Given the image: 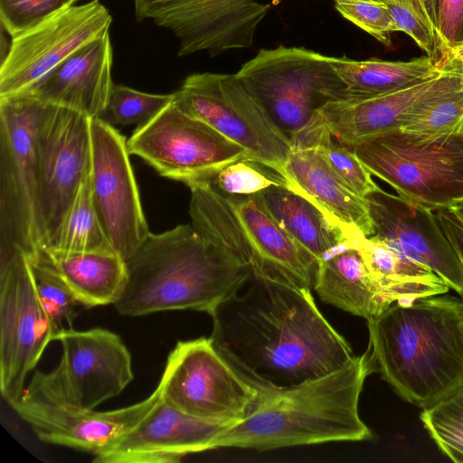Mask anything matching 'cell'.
Masks as SVG:
<instances>
[{
	"mask_svg": "<svg viewBox=\"0 0 463 463\" xmlns=\"http://www.w3.org/2000/svg\"><path fill=\"white\" fill-rule=\"evenodd\" d=\"M209 315L214 347L259 392L324 376L354 356L317 308L310 289L251 271Z\"/></svg>",
	"mask_w": 463,
	"mask_h": 463,
	"instance_id": "1",
	"label": "cell"
},
{
	"mask_svg": "<svg viewBox=\"0 0 463 463\" xmlns=\"http://www.w3.org/2000/svg\"><path fill=\"white\" fill-rule=\"evenodd\" d=\"M376 371L403 400L429 407L463 383V298L392 303L367 320Z\"/></svg>",
	"mask_w": 463,
	"mask_h": 463,
	"instance_id": "2",
	"label": "cell"
},
{
	"mask_svg": "<svg viewBox=\"0 0 463 463\" xmlns=\"http://www.w3.org/2000/svg\"><path fill=\"white\" fill-rule=\"evenodd\" d=\"M375 371L367 349L324 376L260 392L250 413L220 433L212 449L268 450L370 439L373 434L359 415L358 403L366 377Z\"/></svg>",
	"mask_w": 463,
	"mask_h": 463,
	"instance_id": "3",
	"label": "cell"
},
{
	"mask_svg": "<svg viewBox=\"0 0 463 463\" xmlns=\"http://www.w3.org/2000/svg\"><path fill=\"white\" fill-rule=\"evenodd\" d=\"M127 269V284L114 307L129 317L184 309L209 314L250 272L192 223L151 233Z\"/></svg>",
	"mask_w": 463,
	"mask_h": 463,
	"instance_id": "4",
	"label": "cell"
},
{
	"mask_svg": "<svg viewBox=\"0 0 463 463\" xmlns=\"http://www.w3.org/2000/svg\"><path fill=\"white\" fill-rule=\"evenodd\" d=\"M192 224L260 277L313 289L317 260L276 222L258 194L230 195L210 181L188 186Z\"/></svg>",
	"mask_w": 463,
	"mask_h": 463,
	"instance_id": "5",
	"label": "cell"
},
{
	"mask_svg": "<svg viewBox=\"0 0 463 463\" xmlns=\"http://www.w3.org/2000/svg\"><path fill=\"white\" fill-rule=\"evenodd\" d=\"M43 103L0 98V264L19 251H43L38 122Z\"/></svg>",
	"mask_w": 463,
	"mask_h": 463,
	"instance_id": "6",
	"label": "cell"
},
{
	"mask_svg": "<svg viewBox=\"0 0 463 463\" xmlns=\"http://www.w3.org/2000/svg\"><path fill=\"white\" fill-rule=\"evenodd\" d=\"M350 149L372 175L413 205L436 210L463 202V128L436 139L394 130Z\"/></svg>",
	"mask_w": 463,
	"mask_h": 463,
	"instance_id": "7",
	"label": "cell"
},
{
	"mask_svg": "<svg viewBox=\"0 0 463 463\" xmlns=\"http://www.w3.org/2000/svg\"><path fill=\"white\" fill-rule=\"evenodd\" d=\"M331 58L298 47L261 49L235 74L291 139L326 103L349 99Z\"/></svg>",
	"mask_w": 463,
	"mask_h": 463,
	"instance_id": "8",
	"label": "cell"
},
{
	"mask_svg": "<svg viewBox=\"0 0 463 463\" xmlns=\"http://www.w3.org/2000/svg\"><path fill=\"white\" fill-rule=\"evenodd\" d=\"M173 94L175 102L184 112L241 146L250 160L287 180L291 141L236 74L194 73Z\"/></svg>",
	"mask_w": 463,
	"mask_h": 463,
	"instance_id": "9",
	"label": "cell"
},
{
	"mask_svg": "<svg viewBox=\"0 0 463 463\" xmlns=\"http://www.w3.org/2000/svg\"><path fill=\"white\" fill-rule=\"evenodd\" d=\"M158 385L163 400L175 408L228 426L245 418L260 394L223 359L210 337L179 341Z\"/></svg>",
	"mask_w": 463,
	"mask_h": 463,
	"instance_id": "10",
	"label": "cell"
},
{
	"mask_svg": "<svg viewBox=\"0 0 463 463\" xmlns=\"http://www.w3.org/2000/svg\"><path fill=\"white\" fill-rule=\"evenodd\" d=\"M59 364L36 371L25 390L70 406L95 410L119 395L133 381L129 351L117 334L100 327L60 334Z\"/></svg>",
	"mask_w": 463,
	"mask_h": 463,
	"instance_id": "11",
	"label": "cell"
},
{
	"mask_svg": "<svg viewBox=\"0 0 463 463\" xmlns=\"http://www.w3.org/2000/svg\"><path fill=\"white\" fill-rule=\"evenodd\" d=\"M127 146L130 155L145 160L160 175L187 186L211 181L231 163L249 159L244 148L184 112L175 100L137 127Z\"/></svg>",
	"mask_w": 463,
	"mask_h": 463,
	"instance_id": "12",
	"label": "cell"
},
{
	"mask_svg": "<svg viewBox=\"0 0 463 463\" xmlns=\"http://www.w3.org/2000/svg\"><path fill=\"white\" fill-rule=\"evenodd\" d=\"M112 17L99 1L71 5L11 37L0 65V98L20 95L90 42L109 32Z\"/></svg>",
	"mask_w": 463,
	"mask_h": 463,
	"instance_id": "13",
	"label": "cell"
},
{
	"mask_svg": "<svg viewBox=\"0 0 463 463\" xmlns=\"http://www.w3.org/2000/svg\"><path fill=\"white\" fill-rule=\"evenodd\" d=\"M54 338L30 260L19 251L0 264V391L9 405L22 397L28 373Z\"/></svg>",
	"mask_w": 463,
	"mask_h": 463,
	"instance_id": "14",
	"label": "cell"
},
{
	"mask_svg": "<svg viewBox=\"0 0 463 463\" xmlns=\"http://www.w3.org/2000/svg\"><path fill=\"white\" fill-rule=\"evenodd\" d=\"M37 137L44 252L90 170V118L43 103Z\"/></svg>",
	"mask_w": 463,
	"mask_h": 463,
	"instance_id": "15",
	"label": "cell"
},
{
	"mask_svg": "<svg viewBox=\"0 0 463 463\" xmlns=\"http://www.w3.org/2000/svg\"><path fill=\"white\" fill-rule=\"evenodd\" d=\"M90 184L102 228L128 261L151 234L140 203L127 140L117 128L90 118Z\"/></svg>",
	"mask_w": 463,
	"mask_h": 463,
	"instance_id": "16",
	"label": "cell"
},
{
	"mask_svg": "<svg viewBox=\"0 0 463 463\" xmlns=\"http://www.w3.org/2000/svg\"><path fill=\"white\" fill-rule=\"evenodd\" d=\"M138 21L152 20L179 40V56H211L251 46L270 8L256 0H133Z\"/></svg>",
	"mask_w": 463,
	"mask_h": 463,
	"instance_id": "17",
	"label": "cell"
},
{
	"mask_svg": "<svg viewBox=\"0 0 463 463\" xmlns=\"http://www.w3.org/2000/svg\"><path fill=\"white\" fill-rule=\"evenodd\" d=\"M161 388L139 402L107 411L83 410L24 390L10 406L43 442L91 452L111 446L157 403Z\"/></svg>",
	"mask_w": 463,
	"mask_h": 463,
	"instance_id": "18",
	"label": "cell"
},
{
	"mask_svg": "<svg viewBox=\"0 0 463 463\" xmlns=\"http://www.w3.org/2000/svg\"><path fill=\"white\" fill-rule=\"evenodd\" d=\"M462 87L463 67L449 58L446 65L429 78L380 96L329 101L313 118L350 148L364 139L399 130L425 101Z\"/></svg>",
	"mask_w": 463,
	"mask_h": 463,
	"instance_id": "19",
	"label": "cell"
},
{
	"mask_svg": "<svg viewBox=\"0 0 463 463\" xmlns=\"http://www.w3.org/2000/svg\"><path fill=\"white\" fill-rule=\"evenodd\" d=\"M231 426L186 414L161 398L111 446L95 454L97 463H176L187 454L212 449Z\"/></svg>",
	"mask_w": 463,
	"mask_h": 463,
	"instance_id": "20",
	"label": "cell"
},
{
	"mask_svg": "<svg viewBox=\"0 0 463 463\" xmlns=\"http://www.w3.org/2000/svg\"><path fill=\"white\" fill-rule=\"evenodd\" d=\"M365 199L373 236L396 240L408 257L430 268L463 298V264L433 210L413 205L382 188Z\"/></svg>",
	"mask_w": 463,
	"mask_h": 463,
	"instance_id": "21",
	"label": "cell"
},
{
	"mask_svg": "<svg viewBox=\"0 0 463 463\" xmlns=\"http://www.w3.org/2000/svg\"><path fill=\"white\" fill-rule=\"evenodd\" d=\"M111 67L112 46L109 32L82 46L20 95L95 118L106 107L113 86Z\"/></svg>",
	"mask_w": 463,
	"mask_h": 463,
	"instance_id": "22",
	"label": "cell"
},
{
	"mask_svg": "<svg viewBox=\"0 0 463 463\" xmlns=\"http://www.w3.org/2000/svg\"><path fill=\"white\" fill-rule=\"evenodd\" d=\"M288 188L317 204L350 239L374 228L365 198L356 194L312 147L291 146L286 165Z\"/></svg>",
	"mask_w": 463,
	"mask_h": 463,
	"instance_id": "23",
	"label": "cell"
},
{
	"mask_svg": "<svg viewBox=\"0 0 463 463\" xmlns=\"http://www.w3.org/2000/svg\"><path fill=\"white\" fill-rule=\"evenodd\" d=\"M313 289L324 302L366 320L392 305L352 241L319 262Z\"/></svg>",
	"mask_w": 463,
	"mask_h": 463,
	"instance_id": "24",
	"label": "cell"
},
{
	"mask_svg": "<svg viewBox=\"0 0 463 463\" xmlns=\"http://www.w3.org/2000/svg\"><path fill=\"white\" fill-rule=\"evenodd\" d=\"M352 243L392 304L446 294L450 288L430 268L408 257L394 239L367 237L359 232Z\"/></svg>",
	"mask_w": 463,
	"mask_h": 463,
	"instance_id": "25",
	"label": "cell"
},
{
	"mask_svg": "<svg viewBox=\"0 0 463 463\" xmlns=\"http://www.w3.org/2000/svg\"><path fill=\"white\" fill-rule=\"evenodd\" d=\"M33 261L51 267L85 307L114 305L127 284V261L114 251L46 250Z\"/></svg>",
	"mask_w": 463,
	"mask_h": 463,
	"instance_id": "26",
	"label": "cell"
},
{
	"mask_svg": "<svg viewBox=\"0 0 463 463\" xmlns=\"http://www.w3.org/2000/svg\"><path fill=\"white\" fill-rule=\"evenodd\" d=\"M257 194L279 226L318 264L351 241L337 223L300 194L272 186Z\"/></svg>",
	"mask_w": 463,
	"mask_h": 463,
	"instance_id": "27",
	"label": "cell"
},
{
	"mask_svg": "<svg viewBox=\"0 0 463 463\" xmlns=\"http://www.w3.org/2000/svg\"><path fill=\"white\" fill-rule=\"evenodd\" d=\"M331 61L346 86L349 99L383 95L429 78L443 68L436 66L428 56L409 61H354L347 57H332Z\"/></svg>",
	"mask_w": 463,
	"mask_h": 463,
	"instance_id": "28",
	"label": "cell"
},
{
	"mask_svg": "<svg viewBox=\"0 0 463 463\" xmlns=\"http://www.w3.org/2000/svg\"><path fill=\"white\" fill-rule=\"evenodd\" d=\"M46 250L114 251L94 206L90 170L82 181L55 240Z\"/></svg>",
	"mask_w": 463,
	"mask_h": 463,
	"instance_id": "29",
	"label": "cell"
},
{
	"mask_svg": "<svg viewBox=\"0 0 463 463\" xmlns=\"http://www.w3.org/2000/svg\"><path fill=\"white\" fill-rule=\"evenodd\" d=\"M290 141L291 146L315 149L327 166L359 196L365 198L381 188L353 150L335 142L331 134L314 118Z\"/></svg>",
	"mask_w": 463,
	"mask_h": 463,
	"instance_id": "30",
	"label": "cell"
},
{
	"mask_svg": "<svg viewBox=\"0 0 463 463\" xmlns=\"http://www.w3.org/2000/svg\"><path fill=\"white\" fill-rule=\"evenodd\" d=\"M463 128V87L436 96L417 108L402 123V132L436 139Z\"/></svg>",
	"mask_w": 463,
	"mask_h": 463,
	"instance_id": "31",
	"label": "cell"
},
{
	"mask_svg": "<svg viewBox=\"0 0 463 463\" xmlns=\"http://www.w3.org/2000/svg\"><path fill=\"white\" fill-rule=\"evenodd\" d=\"M420 420L439 450L453 462L463 463V383L423 408Z\"/></svg>",
	"mask_w": 463,
	"mask_h": 463,
	"instance_id": "32",
	"label": "cell"
},
{
	"mask_svg": "<svg viewBox=\"0 0 463 463\" xmlns=\"http://www.w3.org/2000/svg\"><path fill=\"white\" fill-rule=\"evenodd\" d=\"M174 100V94H151L113 84L106 107L95 118L117 128L146 124Z\"/></svg>",
	"mask_w": 463,
	"mask_h": 463,
	"instance_id": "33",
	"label": "cell"
},
{
	"mask_svg": "<svg viewBox=\"0 0 463 463\" xmlns=\"http://www.w3.org/2000/svg\"><path fill=\"white\" fill-rule=\"evenodd\" d=\"M381 1L386 5L398 31L412 38L436 66L444 67L449 61V51L432 26L421 1Z\"/></svg>",
	"mask_w": 463,
	"mask_h": 463,
	"instance_id": "34",
	"label": "cell"
},
{
	"mask_svg": "<svg viewBox=\"0 0 463 463\" xmlns=\"http://www.w3.org/2000/svg\"><path fill=\"white\" fill-rule=\"evenodd\" d=\"M36 290L41 303L48 315L57 336L74 329L78 315L76 307L80 305L63 279L48 265L31 261Z\"/></svg>",
	"mask_w": 463,
	"mask_h": 463,
	"instance_id": "35",
	"label": "cell"
},
{
	"mask_svg": "<svg viewBox=\"0 0 463 463\" xmlns=\"http://www.w3.org/2000/svg\"><path fill=\"white\" fill-rule=\"evenodd\" d=\"M210 182L217 190L230 195H252L272 186H288L279 174L249 159L231 163Z\"/></svg>",
	"mask_w": 463,
	"mask_h": 463,
	"instance_id": "36",
	"label": "cell"
},
{
	"mask_svg": "<svg viewBox=\"0 0 463 463\" xmlns=\"http://www.w3.org/2000/svg\"><path fill=\"white\" fill-rule=\"evenodd\" d=\"M336 10L351 23L386 46L398 31L386 5L380 0H333Z\"/></svg>",
	"mask_w": 463,
	"mask_h": 463,
	"instance_id": "37",
	"label": "cell"
},
{
	"mask_svg": "<svg viewBox=\"0 0 463 463\" xmlns=\"http://www.w3.org/2000/svg\"><path fill=\"white\" fill-rule=\"evenodd\" d=\"M71 5L72 0H0L1 25L13 37Z\"/></svg>",
	"mask_w": 463,
	"mask_h": 463,
	"instance_id": "38",
	"label": "cell"
},
{
	"mask_svg": "<svg viewBox=\"0 0 463 463\" xmlns=\"http://www.w3.org/2000/svg\"><path fill=\"white\" fill-rule=\"evenodd\" d=\"M435 31L449 50L463 44V0H420Z\"/></svg>",
	"mask_w": 463,
	"mask_h": 463,
	"instance_id": "39",
	"label": "cell"
},
{
	"mask_svg": "<svg viewBox=\"0 0 463 463\" xmlns=\"http://www.w3.org/2000/svg\"><path fill=\"white\" fill-rule=\"evenodd\" d=\"M436 219L463 264V221L451 207L433 210Z\"/></svg>",
	"mask_w": 463,
	"mask_h": 463,
	"instance_id": "40",
	"label": "cell"
},
{
	"mask_svg": "<svg viewBox=\"0 0 463 463\" xmlns=\"http://www.w3.org/2000/svg\"><path fill=\"white\" fill-rule=\"evenodd\" d=\"M449 58L463 67V44L449 50Z\"/></svg>",
	"mask_w": 463,
	"mask_h": 463,
	"instance_id": "41",
	"label": "cell"
},
{
	"mask_svg": "<svg viewBox=\"0 0 463 463\" xmlns=\"http://www.w3.org/2000/svg\"><path fill=\"white\" fill-rule=\"evenodd\" d=\"M453 211L458 215V217L463 221V202L451 207Z\"/></svg>",
	"mask_w": 463,
	"mask_h": 463,
	"instance_id": "42",
	"label": "cell"
},
{
	"mask_svg": "<svg viewBox=\"0 0 463 463\" xmlns=\"http://www.w3.org/2000/svg\"><path fill=\"white\" fill-rule=\"evenodd\" d=\"M72 1H73V3L75 4V3H76L77 1H79V0H72Z\"/></svg>",
	"mask_w": 463,
	"mask_h": 463,
	"instance_id": "43",
	"label": "cell"
},
{
	"mask_svg": "<svg viewBox=\"0 0 463 463\" xmlns=\"http://www.w3.org/2000/svg\"><path fill=\"white\" fill-rule=\"evenodd\" d=\"M381 1V0H380Z\"/></svg>",
	"mask_w": 463,
	"mask_h": 463,
	"instance_id": "44",
	"label": "cell"
}]
</instances>
